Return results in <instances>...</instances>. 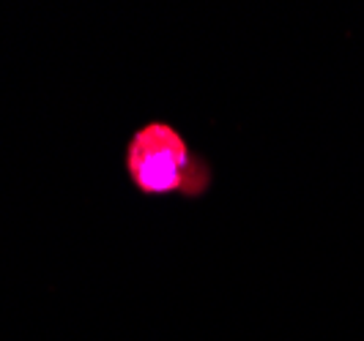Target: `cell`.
Here are the masks:
<instances>
[{
    "label": "cell",
    "instance_id": "6da1fadb",
    "mask_svg": "<svg viewBox=\"0 0 364 341\" xmlns=\"http://www.w3.org/2000/svg\"><path fill=\"white\" fill-rule=\"evenodd\" d=\"M124 169L143 197L198 199L214 183L211 164L167 121H148L129 137Z\"/></svg>",
    "mask_w": 364,
    "mask_h": 341
}]
</instances>
